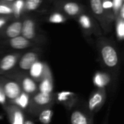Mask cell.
<instances>
[{"mask_svg": "<svg viewBox=\"0 0 124 124\" xmlns=\"http://www.w3.org/2000/svg\"><path fill=\"white\" fill-rule=\"evenodd\" d=\"M54 101L62 105L68 110H70L78 104V96L71 92L62 91L54 94Z\"/></svg>", "mask_w": 124, "mask_h": 124, "instance_id": "5bb4252c", "label": "cell"}, {"mask_svg": "<svg viewBox=\"0 0 124 124\" xmlns=\"http://www.w3.org/2000/svg\"><path fill=\"white\" fill-rule=\"evenodd\" d=\"M22 20H15L6 26L3 31V36L7 39L15 38L18 36L21 33Z\"/></svg>", "mask_w": 124, "mask_h": 124, "instance_id": "e0dca14e", "label": "cell"}, {"mask_svg": "<svg viewBox=\"0 0 124 124\" xmlns=\"http://www.w3.org/2000/svg\"><path fill=\"white\" fill-rule=\"evenodd\" d=\"M106 73H97L94 78V84H96L98 86V88L105 87V85L107 84V79H106Z\"/></svg>", "mask_w": 124, "mask_h": 124, "instance_id": "d4e9b609", "label": "cell"}, {"mask_svg": "<svg viewBox=\"0 0 124 124\" xmlns=\"http://www.w3.org/2000/svg\"><path fill=\"white\" fill-rule=\"evenodd\" d=\"M6 104H7V97L4 94V92L3 91L2 86L0 83V105L1 106H4Z\"/></svg>", "mask_w": 124, "mask_h": 124, "instance_id": "f1b7e54d", "label": "cell"}, {"mask_svg": "<svg viewBox=\"0 0 124 124\" xmlns=\"http://www.w3.org/2000/svg\"><path fill=\"white\" fill-rule=\"evenodd\" d=\"M118 17H120L121 19H124V4L121 6V7L119 9V12H118Z\"/></svg>", "mask_w": 124, "mask_h": 124, "instance_id": "4dcf8cb0", "label": "cell"}, {"mask_svg": "<svg viewBox=\"0 0 124 124\" xmlns=\"http://www.w3.org/2000/svg\"><path fill=\"white\" fill-rule=\"evenodd\" d=\"M0 83L9 103L15 100L23 92L17 82L5 76H0Z\"/></svg>", "mask_w": 124, "mask_h": 124, "instance_id": "52a82bcc", "label": "cell"}, {"mask_svg": "<svg viewBox=\"0 0 124 124\" xmlns=\"http://www.w3.org/2000/svg\"><path fill=\"white\" fill-rule=\"evenodd\" d=\"M4 44L6 46H8L15 50H23L31 47H33L36 44L28 40L27 39L20 35L15 38L8 39L4 42Z\"/></svg>", "mask_w": 124, "mask_h": 124, "instance_id": "9a60e30c", "label": "cell"}, {"mask_svg": "<svg viewBox=\"0 0 124 124\" xmlns=\"http://www.w3.org/2000/svg\"><path fill=\"white\" fill-rule=\"evenodd\" d=\"M22 53L14 52L4 55L0 58V76L5 75L15 69Z\"/></svg>", "mask_w": 124, "mask_h": 124, "instance_id": "9c48e42d", "label": "cell"}, {"mask_svg": "<svg viewBox=\"0 0 124 124\" xmlns=\"http://www.w3.org/2000/svg\"><path fill=\"white\" fill-rule=\"evenodd\" d=\"M102 5L103 9L108 12L113 13V2L112 0H102Z\"/></svg>", "mask_w": 124, "mask_h": 124, "instance_id": "83f0119b", "label": "cell"}, {"mask_svg": "<svg viewBox=\"0 0 124 124\" xmlns=\"http://www.w3.org/2000/svg\"><path fill=\"white\" fill-rule=\"evenodd\" d=\"M2 108L7 116L10 124H24L25 116L24 113V110H23L21 108L9 102L2 106Z\"/></svg>", "mask_w": 124, "mask_h": 124, "instance_id": "7c38bea8", "label": "cell"}, {"mask_svg": "<svg viewBox=\"0 0 124 124\" xmlns=\"http://www.w3.org/2000/svg\"><path fill=\"white\" fill-rule=\"evenodd\" d=\"M13 14V10L11 4H8L6 2L0 1V15L1 16H8Z\"/></svg>", "mask_w": 124, "mask_h": 124, "instance_id": "484cf974", "label": "cell"}, {"mask_svg": "<svg viewBox=\"0 0 124 124\" xmlns=\"http://www.w3.org/2000/svg\"><path fill=\"white\" fill-rule=\"evenodd\" d=\"M41 55V50L39 48H34L28 51L20 56L15 69L20 72L28 73L31 66L38 60Z\"/></svg>", "mask_w": 124, "mask_h": 124, "instance_id": "8992f818", "label": "cell"}, {"mask_svg": "<svg viewBox=\"0 0 124 124\" xmlns=\"http://www.w3.org/2000/svg\"><path fill=\"white\" fill-rule=\"evenodd\" d=\"M15 80L20 85L22 91L32 96L38 92V84L28 75V73L20 72L14 69L12 71L3 75Z\"/></svg>", "mask_w": 124, "mask_h": 124, "instance_id": "3957f363", "label": "cell"}, {"mask_svg": "<svg viewBox=\"0 0 124 124\" xmlns=\"http://www.w3.org/2000/svg\"><path fill=\"white\" fill-rule=\"evenodd\" d=\"M47 21L48 23L52 24H61V23H65L67 21V18L61 12H54L48 17Z\"/></svg>", "mask_w": 124, "mask_h": 124, "instance_id": "44dd1931", "label": "cell"}, {"mask_svg": "<svg viewBox=\"0 0 124 124\" xmlns=\"http://www.w3.org/2000/svg\"><path fill=\"white\" fill-rule=\"evenodd\" d=\"M62 11L69 17H75L84 12V7L75 1H66L61 4Z\"/></svg>", "mask_w": 124, "mask_h": 124, "instance_id": "2e32d148", "label": "cell"}, {"mask_svg": "<svg viewBox=\"0 0 124 124\" xmlns=\"http://www.w3.org/2000/svg\"><path fill=\"white\" fill-rule=\"evenodd\" d=\"M107 98L106 89L104 87L97 88L89 96L86 108L87 110L92 115L97 113L104 105Z\"/></svg>", "mask_w": 124, "mask_h": 124, "instance_id": "5b68a950", "label": "cell"}, {"mask_svg": "<svg viewBox=\"0 0 124 124\" xmlns=\"http://www.w3.org/2000/svg\"><path fill=\"white\" fill-rule=\"evenodd\" d=\"M70 115V124H93V116L84 106H74Z\"/></svg>", "mask_w": 124, "mask_h": 124, "instance_id": "ba28073f", "label": "cell"}, {"mask_svg": "<svg viewBox=\"0 0 124 124\" xmlns=\"http://www.w3.org/2000/svg\"><path fill=\"white\" fill-rule=\"evenodd\" d=\"M54 89V81L52 71L47 63L44 64L43 75L38 82V92L46 94H52Z\"/></svg>", "mask_w": 124, "mask_h": 124, "instance_id": "8fae6325", "label": "cell"}, {"mask_svg": "<svg viewBox=\"0 0 124 124\" xmlns=\"http://www.w3.org/2000/svg\"><path fill=\"white\" fill-rule=\"evenodd\" d=\"M20 35L29 41L37 44L39 41L37 27L36 21L31 18L26 17L22 20V28Z\"/></svg>", "mask_w": 124, "mask_h": 124, "instance_id": "30bf717a", "label": "cell"}, {"mask_svg": "<svg viewBox=\"0 0 124 124\" xmlns=\"http://www.w3.org/2000/svg\"><path fill=\"white\" fill-rule=\"evenodd\" d=\"M3 1H6V2H10V3H12L13 1H15V0H3Z\"/></svg>", "mask_w": 124, "mask_h": 124, "instance_id": "d6a6232c", "label": "cell"}, {"mask_svg": "<svg viewBox=\"0 0 124 124\" xmlns=\"http://www.w3.org/2000/svg\"><path fill=\"white\" fill-rule=\"evenodd\" d=\"M8 21V18L4 17V16H1L0 15V29H1L7 23Z\"/></svg>", "mask_w": 124, "mask_h": 124, "instance_id": "f546056e", "label": "cell"}, {"mask_svg": "<svg viewBox=\"0 0 124 124\" xmlns=\"http://www.w3.org/2000/svg\"><path fill=\"white\" fill-rule=\"evenodd\" d=\"M90 7L94 17L100 22L105 32H109L110 25L115 20L113 13L105 11L102 5V0H90Z\"/></svg>", "mask_w": 124, "mask_h": 124, "instance_id": "277c9868", "label": "cell"}, {"mask_svg": "<svg viewBox=\"0 0 124 124\" xmlns=\"http://www.w3.org/2000/svg\"><path fill=\"white\" fill-rule=\"evenodd\" d=\"M42 2L43 0H25L24 12H33L38 9Z\"/></svg>", "mask_w": 124, "mask_h": 124, "instance_id": "cb8c5ba5", "label": "cell"}, {"mask_svg": "<svg viewBox=\"0 0 124 124\" xmlns=\"http://www.w3.org/2000/svg\"><path fill=\"white\" fill-rule=\"evenodd\" d=\"M113 2V13L114 15L115 19L118 15V12L121 6L124 4V0H112Z\"/></svg>", "mask_w": 124, "mask_h": 124, "instance_id": "4316f807", "label": "cell"}, {"mask_svg": "<svg viewBox=\"0 0 124 124\" xmlns=\"http://www.w3.org/2000/svg\"><path fill=\"white\" fill-rule=\"evenodd\" d=\"M116 33L118 41H123L124 39V20L120 17H117L116 19Z\"/></svg>", "mask_w": 124, "mask_h": 124, "instance_id": "7402d4cb", "label": "cell"}, {"mask_svg": "<svg viewBox=\"0 0 124 124\" xmlns=\"http://www.w3.org/2000/svg\"><path fill=\"white\" fill-rule=\"evenodd\" d=\"M44 62H41L40 60H38L30 68V70L28 71V75L38 84V82L40 81L44 69Z\"/></svg>", "mask_w": 124, "mask_h": 124, "instance_id": "ac0fdd59", "label": "cell"}, {"mask_svg": "<svg viewBox=\"0 0 124 124\" xmlns=\"http://www.w3.org/2000/svg\"><path fill=\"white\" fill-rule=\"evenodd\" d=\"M54 102V93L46 94L37 92L33 95L31 96L30 103L27 111L32 116H36L41 110L53 106Z\"/></svg>", "mask_w": 124, "mask_h": 124, "instance_id": "7a4b0ae2", "label": "cell"}, {"mask_svg": "<svg viewBox=\"0 0 124 124\" xmlns=\"http://www.w3.org/2000/svg\"><path fill=\"white\" fill-rule=\"evenodd\" d=\"M54 115V111L52 107H47L41 110L36 116L41 124H50Z\"/></svg>", "mask_w": 124, "mask_h": 124, "instance_id": "d6986e66", "label": "cell"}, {"mask_svg": "<svg viewBox=\"0 0 124 124\" xmlns=\"http://www.w3.org/2000/svg\"><path fill=\"white\" fill-rule=\"evenodd\" d=\"M24 4L25 0H15L11 4L14 17L17 18L20 17L22 12H24Z\"/></svg>", "mask_w": 124, "mask_h": 124, "instance_id": "603a6c76", "label": "cell"}, {"mask_svg": "<svg viewBox=\"0 0 124 124\" xmlns=\"http://www.w3.org/2000/svg\"><path fill=\"white\" fill-rule=\"evenodd\" d=\"M97 49L102 67L112 77L117 78L120 72L121 61L116 46L105 39H100L97 44Z\"/></svg>", "mask_w": 124, "mask_h": 124, "instance_id": "6da1fadb", "label": "cell"}, {"mask_svg": "<svg viewBox=\"0 0 124 124\" xmlns=\"http://www.w3.org/2000/svg\"><path fill=\"white\" fill-rule=\"evenodd\" d=\"M30 99H31V96L25 94V92H22L21 94L15 100H13L11 104H13L17 107H19L20 108H21L23 110H27L29 103H30Z\"/></svg>", "mask_w": 124, "mask_h": 124, "instance_id": "ffe728a7", "label": "cell"}, {"mask_svg": "<svg viewBox=\"0 0 124 124\" xmlns=\"http://www.w3.org/2000/svg\"><path fill=\"white\" fill-rule=\"evenodd\" d=\"M77 21L84 33L89 35L93 33L97 35L100 34V29L97 27V24L94 22L93 17L85 13L84 12L78 16Z\"/></svg>", "mask_w": 124, "mask_h": 124, "instance_id": "4fadbf2b", "label": "cell"}, {"mask_svg": "<svg viewBox=\"0 0 124 124\" xmlns=\"http://www.w3.org/2000/svg\"><path fill=\"white\" fill-rule=\"evenodd\" d=\"M23 124H35V123H34L33 120L31 119V118H25Z\"/></svg>", "mask_w": 124, "mask_h": 124, "instance_id": "1f68e13d", "label": "cell"}]
</instances>
